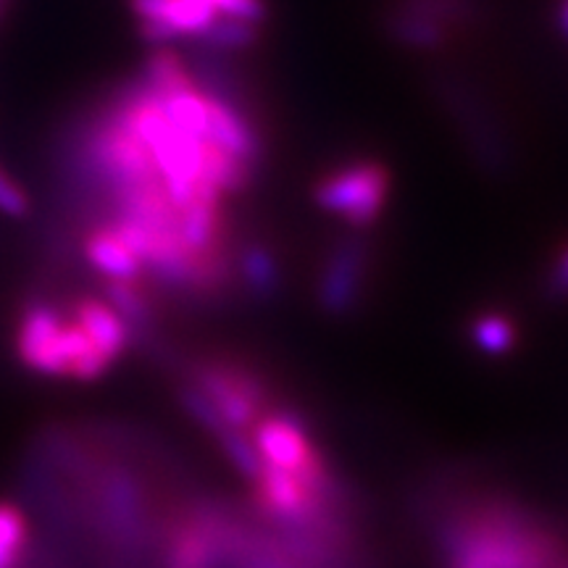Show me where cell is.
<instances>
[{
    "label": "cell",
    "mask_w": 568,
    "mask_h": 568,
    "mask_svg": "<svg viewBox=\"0 0 568 568\" xmlns=\"http://www.w3.org/2000/svg\"><path fill=\"white\" fill-rule=\"evenodd\" d=\"M17 355L30 372L51 379L92 382L113 366L74 316L51 303L27 305L17 326Z\"/></svg>",
    "instance_id": "1"
},
{
    "label": "cell",
    "mask_w": 568,
    "mask_h": 568,
    "mask_svg": "<svg viewBox=\"0 0 568 568\" xmlns=\"http://www.w3.org/2000/svg\"><path fill=\"white\" fill-rule=\"evenodd\" d=\"M387 193V169L372 159L339 163L316 182L318 209L335 213L351 226H372L385 209Z\"/></svg>",
    "instance_id": "2"
},
{
    "label": "cell",
    "mask_w": 568,
    "mask_h": 568,
    "mask_svg": "<svg viewBox=\"0 0 568 568\" xmlns=\"http://www.w3.org/2000/svg\"><path fill=\"white\" fill-rule=\"evenodd\" d=\"M366 276L364 266V251L358 245L347 243L335 253L329 266L324 268L322 276V303L329 311H351L355 301H358L361 282Z\"/></svg>",
    "instance_id": "3"
},
{
    "label": "cell",
    "mask_w": 568,
    "mask_h": 568,
    "mask_svg": "<svg viewBox=\"0 0 568 568\" xmlns=\"http://www.w3.org/2000/svg\"><path fill=\"white\" fill-rule=\"evenodd\" d=\"M468 332H471L474 345L487 355H506L516 343V329L510 324V318L503 314H493V311L474 318Z\"/></svg>",
    "instance_id": "4"
},
{
    "label": "cell",
    "mask_w": 568,
    "mask_h": 568,
    "mask_svg": "<svg viewBox=\"0 0 568 568\" xmlns=\"http://www.w3.org/2000/svg\"><path fill=\"white\" fill-rule=\"evenodd\" d=\"M27 548V521L19 508L0 503V568H19Z\"/></svg>",
    "instance_id": "5"
},
{
    "label": "cell",
    "mask_w": 568,
    "mask_h": 568,
    "mask_svg": "<svg viewBox=\"0 0 568 568\" xmlns=\"http://www.w3.org/2000/svg\"><path fill=\"white\" fill-rule=\"evenodd\" d=\"M0 213L11 219H21L30 213V197L6 169H0Z\"/></svg>",
    "instance_id": "6"
},
{
    "label": "cell",
    "mask_w": 568,
    "mask_h": 568,
    "mask_svg": "<svg viewBox=\"0 0 568 568\" xmlns=\"http://www.w3.org/2000/svg\"><path fill=\"white\" fill-rule=\"evenodd\" d=\"M550 284H552V293H558V295L568 293V247L558 255L556 266H552Z\"/></svg>",
    "instance_id": "7"
},
{
    "label": "cell",
    "mask_w": 568,
    "mask_h": 568,
    "mask_svg": "<svg viewBox=\"0 0 568 568\" xmlns=\"http://www.w3.org/2000/svg\"><path fill=\"white\" fill-rule=\"evenodd\" d=\"M564 21H566V27H568V0H566V11H564Z\"/></svg>",
    "instance_id": "8"
}]
</instances>
